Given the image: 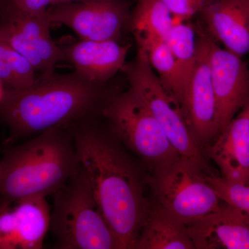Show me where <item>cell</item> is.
I'll use <instances>...</instances> for the list:
<instances>
[{"instance_id":"obj_1","label":"cell","mask_w":249,"mask_h":249,"mask_svg":"<svg viewBox=\"0 0 249 249\" xmlns=\"http://www.w3.org/2000/svg\"><path fill=\"white\" fill-rule=\"evenodd\" d=\"M98 119L71 127L77 154L119 249H135L150 207L145 178L111 129L106 130Z\"/></svg>"},{"instance_id":"obj_2","label":"cell","mask_w":249,"mask_h":249,"mask_svg":"<svg viewBox=\"0 0 249 249\" xmlns=\"http://www.w3.org/2000/svg\"><path fill=\"white\" fill-rule=\"evenodd\" d=\"M118 93L107 83L90 81L75 71L38 74L27 88L5 89L0 121L9 127L7 142L101 117Z\"/></svg>"},{"instance_id":"obj_3","label":"cell","mask_w":249,"mask_h":249,"mask_svg":"<svg viewBox=\"0 0 249 249\" xmlns=\"http://www.w3.org/2000/svg\"><path fill=\"white\" fill-rule=\"evenodd\" d=\"M80 167L71 128H52L8 147L0 160V209L53 196Z\"/></svg>"},{"instance_id":"obj_4","label":"cell","mask_w":249,"mask_h":249,"mask_svg":"<svg viewBox=\"0 0 249 249\" xmlns=\"http://www.w3.org/2000/svg\"><path fill=\"white\" fill-rule=\"evenodd\" d=\"M49 230L60 249H119L87 174L79 169L54 193Z\"/></svg>"},{"instance_id":"obj_5","label":"cell","mask_w":249,"mask_h":249,"mask_svg":"<svg viewBox=\"0 0 249 249\" xmlns=\"http://www.w3.org/2000/svg\"><path fill=\"white\" fill-rule=\"evenodd\" d=\"M204 172L196 160L179 155L152 168L145 181L158 204L188 226L221 206V199Z\"/></svg>"},{"instance_id":"obj_6","label":"cell","mask_w":249,"mask_h":249,"mask_svg":"<svg viewBox=\"0 0 249 249\" xmlns=\"http://www.w3.org/2000/svg\"><path fill=\"white\" fill-rule=\"evenodd\" d=\"M103 117L121 142L150 169L180 155L146 105L130 88L112 98Z\"/></svg>"},{"instance_id":"obj_7","label":"cell","mask_w":249,"mask_h":249,"mask_svg":"<svg viewBox=\"0 0 249 249\" xmlns=\"http://www.w3.org/2000/svg\"><path fill=\"white\" fill-rule=\"evenodd\" d=\"M121 71L125 75L129 88L146 105L177 152L196 160L205 172L211 175L181 104L152 70L145 52L138 47L135 58L126 62Z\"/></svg>"},{"instance_id":"obj_8","label":"cell","mask_w":249,"mask_h":249,"mask_svg":"<svg viewBox=\"0 0 249 249\" xmlns=\"http://www.w3.org/2000/svg\"><path fill=\"white\" fill-rule=\"evenodd\" d=\"M52 23L70 28L80 40L120 42L131 13L124 0H88L50 6L47 10Z\"/></svg>"},{"instance_id":"obj_9","label":"cell","mask_w":249,"mask_h":249,"mask_svg":"<svg viewBox=\"0 0 249 249\" xmlns=\"http://www.w3.org/2000/svg\"><path fill=\"white\" fill-rule=\"evenodd\" d=\"M47 12L32 15L10 9L0 16V37L24 57L39 74L55 71L62 49L51 34Z\"/></svg>"},{"instance_id":"obj_10","label":"cell","mask_w":249,"mask_h":249,"mask_svg":"<svg viewBox=\"0 0 249 249\" xmlns=\"http://www.w3.org/2000/svg\"><path fill=\"white\" fill-rule=\"evenodd\" d=\"M198 52L181 106L190 129L199 146L218 135L217 111L209 60V36L198 28Z\"/></svg>"},{"instance_id":"obj_11","label":"cell","mask_w":249,"mask_h":249,"mask_svg":"<svg viewBox=\"0 0 249 249\" xmlns=\"http://www.w3.org/2000/svg\"><path fill=\"white\" fill-rule=\"evenodd\" d=\"M209 60L219 134L249 104V70L242 57L222 48L210 36Z\"/></svg>"},{"instance_id":"obj_12","label":"cell","mask_w":249,"mask_h":249,"mask_svg":"<svg viewBox=\"0 0 249 249\" xmlns=\"http://www.w3.org/2000/svg\"><path fill=\"white\" fill-rule=\"evenodd\" d=\"M45 196L21 199L0 209V249H40L50 227Z\"/></svg>"},{"instance_id":"obj_13","label":"cell","mask_w":249,"mask_h":249,"mask_svg":"<svg viewBox=\"0 0 249 249\" xmlns=\"http://www.w3.org/2000/svg\"><path fill=\"white\" fill-rule=\"evenodd\" d=\"M196 249H249V215L226 204L186 226Z\"/></svg>"},{"instance_id":"obj_14","label":"cell","mask_w":249,"mask_h":249,"mask_svg":"<svg viewBox=\"0 0 249 249\" xmlns=\"http://www.w3.org/2000/svg\"><path fill=\"white\" fill-rule=\"evenodd\" d=\"M130 45L118 41L80 40L61 47L62 61L71 64L75 71L87 80L107 83L122 71Z\"/></svg>"},{"instance_id":"obj_15","label":"cell","mask_w":249,"mask_h":249,"mask_svg":"<svg viewBox=\"0 0 249 249\" xmlns=\"http://www.w3.org/2000/svg\"><path fill=\"white\" fill-rule=\"evenodd\" d=\"M208 149V155L217 164L222 178L240 184L249 185V107L218 134Z\"/></svg>"},{"instance_id":"obj_16","label":"cell","mask_w":249,"mask_h":249,"mask_svg":"<svg viewBox=\"0 0 249 249\" xmlns=\"http://www.w3.org/2000/svg\"><path fill=\"white\" fill-rule=\"evenodd\" d=\"M205 30L229 52L249 53V3L247 0H215L201 14Z\"/></svg>"},{"instance_id":"obj_17","label":"cell","mask_w":249,"mask_h":249,"mask_svg":"<svg viewBox=\"0 0 249 249\" xmlns=\"http://www.w3.org/2000/svg\"><path fill=\"white\" fill-rule=\"evenodd\" d=\"M137 249H193L186 226L160 204L152 206L139 233Z\"/></svg>"},{"instance_id":"obj_18","label":"cell","mask_w":249,"mask_h":249,"mask_svg":"<svg viewBox=\"0 0 249 249\" xmlns=\"http://www.w3.org/2000/svg\"><path fill=\"white\" fill-rule=\"evenodd\" d=\"M173 25V15L161 0H139L131 13L129 29L134 37L166 41Z\"/></svg>"},{"instance_id":"obj_19","label":"cell","mask_w":249,"mask_h":249,"mask_svg":"<svg viewBox=\"0 0 249 249\" xmlns=\"http://www.w3.org/2000/svg\"><path fill=\"white\" fill-rule=\"evenodd\" d=\"M198 37V28L190 21H186L174 24L166 40L178 66L183 96L196 65Z\"/></svg>"},{"instance_id":"obj_20","label":"cell","mask_w":249,"mask_h":249,"mask_svg":"<svg viewBox=\"0 0 249 249\" xmlns=\"http://www.w3.org/2000/svg\"><path fill=\"white\" fill-rule=\"evenodd\" d=\"M135 40L161 83L181 104L183 92L178 68L166 41L152 37H135Z\"/></svg>"},{"instance_id":"obj_21","label":"cell","mask_w":249,"mask_h":249,"mask_svg":"<svg viewBox=\"0 0 249 249\" xmlns=\"http://www.w3.org/2000/svg\"><path fill=\"white\" fill-rule=\"evenodd\" d=\"M37 76L30 62L0 37V80L5 89L27 88Z\"/></svg>"},{"instance_id":"obj_22","label":"cell","mask_w":249,"mask_h":249,"mask_svg":"<svg viewBox=\"0 0 249 249\" xmlns=\"http://www.w3.org/2000/svg\"><path fill=\"white\" fill-rule=\"evenodd\" d=\"M221 201L237 208L249 215V185L231 182L213 175L206 176Z\"/></svg>"},{"instance_id":"obj_23","label":"cell","mask_w":249,"mask_h":249,"mask_svg":"<svg viewBox=\"0 0 249 249\" xmlns=\"http://www.w3.org/2000/svg\"><path fill=\"white\" fill-rule=\"evenodd\" d=\"M174 16V24L191 20L215 0H161Z\"/></svg>"},{"instance_id":"obj_24","label":"cell","mask_w":249,"mask_h":249,"mask_svg":"<svg viewBox=\"0 0 249 249\" xmlns=\"http://www.w3.org/2000/svg\"><path fill=\"white\" fill-rule=\"evenodd\" d=\"M7 7L32 15L46 14L53 0H5Z\"/></svg>"},{"instance_id":"obj_25","label":"cell","mask_w":249,"mask_h":249,"mask_svg":"<svg viewBox=\"0 0 249 249\" xmlns=\"http://www.w3.org/2000/svg\"><path fill=\"white\" fill-rule=\"evenodd\" d=\"M88 1V0H53L52 6L60 4H65V3L71 2H82V1Z\"/></svg>"},{"instance_id":"obj_26","label":"cell","mask_w":249,"mask_h":249,"mask_svg":"<svg viewBox=\"0 0 249 249\" xmlns=\"http://www.w3.org/2000/svg\"><path fill=\"white\" fill-rule=\"evenodd\" d=\"M7 9V4L5 0H0V16L4 14L5 11Z\"/></svg>"},{"instance_id":"obj_27","label":"cell","mask_w":249,"mask_h":249,"mask_svg":"<svg viewBox=\"0 0 249 249\" xmlns=\"http://www.w3.org/2000/svg\"><path fill=\"white\" fill-rule=\"evenodd\" d=\"M5 91V88L3 83H1V80H0V101L2 99L3 96H4Z\"/></svg>"},{"instance_id":"obj_28","label":"cell","mask_w":249,"mask_h":249,"mask_svg":"<svg viewBox=\"0 0 249 249\" xmlns=\"http://www.w3.org/2000/svg\"><path fill=\"white\" fill-rule=\"evenodd\" d=\"M247 1L249 3V0H247Z\"/></svg>"},{"instance_id":"obj_29","label":"cell","mask_w":249,"mask_h":249,"mask_svg":"<svg viewBox=\"0 0 249 249\" xmlns=\"http://www.w3.org/2000/svg\"><path fill=\"white\" fill-rule=\"evenodd\" d=\"M248 106H249V104H248Z\"/></svg>"}]
</instances>
